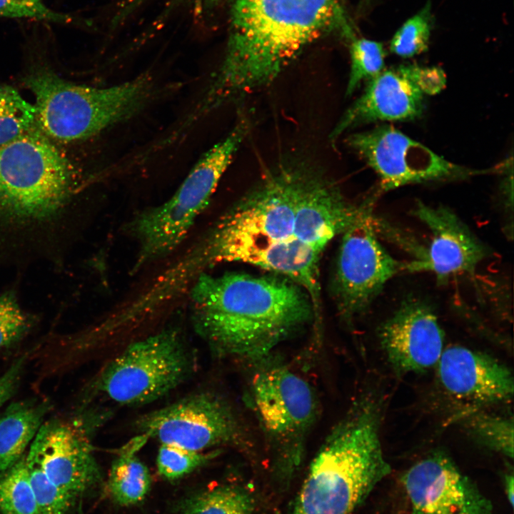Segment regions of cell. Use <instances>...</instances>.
<instances>
[{
  "mask_svg": "<svg viewBox=\"0 0 514 514\" xmlns=\"http://www.w3.org/2000/svg\"><path fill=\"white\" fill-rule=\"evenodd\" d=\"M330 211L309 171L268 173L226 211L199 241L209 268L221 263L256 265L301 286L321 300L319 266L333 238Z\"/></svg>",
  "mask_w": 514,
  "mask_h": 514,
  "instance_id": "cell-1",
  "label": "cell"
},
{
  "mask_svg": "<svg viewBox=\"0 0 514 514\" xmlns=\"http://www.w3.org/2000/svg\"><path fill=\"white\" fill-rule=\"evenodd\" d=\"M87 181L36 125L0 146V272L63 266Z\"/></svg>",
  "mask_w": 514,
  "mask_h": 514,
  "instance_id": "cell-2",
  "label": "cell"
},
{
  "mask_svg": "<svg viewBox=\"0 0 514 514\" xmlns=\"http://www.w3.org/2000/svg\"><path fill=\"white\" fill-rule=\"evenodd\" d=\"M231 20L224 60L196 107L198 116L269 84L333 29L351 34L342 0H233Z\"/></svg>",
  "mask_w": 514,
  "mask_h": 514,
  "instance_id": "cell-3",
  "label": "cell"
},
{
  "mask_svg": "<svg viewBox=\"0 0 514 514\" xmlns=\"http://www.w3.org/2000/svg\"><path fill=\"white\" fill-rule=\"evenodd\" d=\"M188 291L196 332L218 354L251 363L315 320L307 292L283 276L206 272Z\"/></svg>",
  "mask_w": 514,
  "mask_h": 514,
  "instance_id": "cell-4",
  "label": "cell"
},
{
  "mask_svg": "<svg viewBox=\"0 0 514 514\" xmlns=\"http://www.w3.org/2000/svg\"><path fill=\"white\" fill-rule=\"evenodd\" d=\"M376 398L356 400L311 463L291 514H351L391 471L381 441Z\"/></svg>",
  "mask_w": 514,
  "mask_h": 514,
  "instance_id": "cell-5",
  "label": "cell"
},
{
  "mask_svg": "<svg viewBox=\"0 0 514 514\" xmlns=\"http://www.w3.org/2000/svg\"><path fill=\"white\" fill-rule=\"evenodd\" d=\"M35 97L36 125L51 140L75 142L130 119L156 96L152 76L106 87L76 84L40 69L24 79Z\"/></svg>",
  "mask_w": 514,
  "mask_h": 514,
  "instance_id": "cell-6",
  "label": "cell"
},
{
  "mask_svg": "<svg viewBox=\"0 0 514 514\" xmlns=\"http://www.w3.org/2000/svg\"><path fill=\"white\" fill-rule=\"evenodd\" d=\"M247 400L273 458L274 467L291 476L302 461L320 403L311 384L271 354L251 363Z\"/></svg>",
  "mask_w": 514,
  "mask_h": 514,
  "instance_id": "cell-7",
  "label": "cell"
},
{
  "mask_svg": "<svg viewBox=\"0 0 514 514\" xmlns=\"http://www.w3.org/2000/svg\"><path fill=\"white\" fill-rule=\"evenodd\" d=\"M247 128L246 120L239 121L227 136L200 157L169 199L133 218L130 230L138 245L134 271L171 254L184 241L211 200Z\"/></svg>",
  "mask_w": 514,
  "mask_h": 514,
  "instance_id": "cell-8",
  "label": "cell"
},
{
  "mask_svg": "<svg viewBox=\"0 0 514 514\" xmlns=\"http://www.w3.org/2000/svg\"><path fill=\"white\" fill-rule=\"evenodd\" d=\"M192 368L179 331L166 328L129 344L104 367L94 388L119 404L143 405L176 388Z\"/></svg>",
  "mask_w": 514,
  "mask_h": 514,
  "instance_id": "cell-9",
  "label": "cell"
},
{
  "mask_svg": "<svg viewBox=\"0 0 514 514\" xmlns=\"http://www.w3.org/2000/svg\"><path fill=\"white\" fill-rule=\"evenodd\" d=\"M353 148L376 173L381 191L403 186L464 179L499 173L500 165L477 170L455 164L388 125L353 133L347 138Z\"/></svg>",
  "mask_w": 514,
  "mask_h": 514,
  "instance_id": "cell-10",
  "label": "cell"
},
{
  "mask_svg": "<svg viewBox=\"0 0 514 514\" xmlns=\"http://www.w3.org/2000/svg\"><path fill=\"white\" fill-rule=\"evenodd\" d=\"M141 434L191 450L242 445L243 425L232 405L221 395L203 391L186 396L141 416Z\"/></svg>",
  "mask_w": 514,
  "mask_h": 514,
  "instance_id": "cell-11",
  "label": "cell"
},
{
  "mask_svg": "<svg viewBox=\"0 0 514 514\" xmlns=\"http://www.w3.org/2000/svg\"><path fill=\"white\" fill-rule=\"evenodd\" d=\"M402 272H406V261L382 246L372 213L349 227L343 233L334 281L343 319L349 322L364 313L388 281Z\"/></svg>",
  "mask_w": 514,
  "mask_h": 514,
  "instance_id": "cell-12",
  "label": "cell"
},
{
  "mask_svg": "<svg viewBox=\"0 0 514 514\" xmlns=\"http://www.w3.org/2000/svg\"><path fill=\"white\" fill-rule=\"evenodd\" d=\"M413 213L429 229L430 240L406 261V272H428L445 283L454 276L473 274L490 256L488 248L449 208L419 201Z\"/></svg>",
  "mask_w": 514,
  "mask_h": 514,
  "instance_id": "cell-13",
  "label": "cell"
},
{
  "mask_svg": "<svg viewBox=\"0 0 514 514\" xmlns=\"http://www.w3.org/2000/svg\"><path fill=\"white\" fill-rule=\"evenodd\" d=\"M410 514H491V502L442 452L408 468L401 478Z\"/></svg>",
  "mask_w": 514,
  "mask_h": 514,
  "instance_id": "cell-14",
  "label": "cell"
},
{
  "mask_svg": "<svg viewBox=\"0 0 514 514\" xmlns=\"http://www.w3.org/2000/svg\"><path fill=\"white\" fill-rule=\"evenodd\" d=\"M428 94L424 67L400 65L384 69L367 82L364 91L344 112L331 134L336 141L346 131L376 121L418 119Z\"/></svg>",
  "mask_w": 514,
  "mask_h": 514,
  "instance_id": "cell-15",
  "label": "cell"
},
{
  "mask_svg": "<svg viewBox=\"0 0 514 514\" xmlns=\"http://www.w3.org/2000/svg\"><path fill=\"white\" fill-rule=\"evenodd\" d=\"M378 340L386 359L400 376L436 366L444 350V333L433 308L409 297L380 326Z\"/></svg>",
  "mask_w": 514,
  "mask_h": 514,
  "instance_id": "cell-16",
  "label": "cell"
},
{
  "mask_svg": "<svg viewBox=\"0 0 514 514\" xmlns=\"http://www.w3.org/2000/svg\"><path fill=\"white\" fill-rule=\"evenodd\" d=\"M28 455L40 464L55 485L74 499L100 479L91 445L75 420L52 418L44 422Z\"/></svg>",
  "mask_w": 514,
  "mask_h": 514,
  "instance_id": "cell-17",
  "label": "cell"
},
{
  "mask_svg": "<svg viewBox=\"0 0 514 514\" xmlns=\"http://www.w3.org/2000/svg\"><path fill=\"white\" fill-rule=\"evenodd\" d=\"M436 366L440 386L451 398L467 405L464 413L513 398L512 371L488 354L453 346L443 350Z\"/></svg>",
  "mask_w": 514,
  "mask_h": 514,
  "instance_id": "cell-18",
  "label": "cell"
},
{
  "mask_svg": "<svg viewBox=\"0 0 514 514\" xmlns=\"http://www.w3.org/2000/svg\"><path fill=\"white\" fill-rule=\"evenodd\" d=\"M51 408L49 400L34 398L13 402L0 413V473L24 455Z\"/></svg>",
  "mask_w": 514,
  "mask_h": 514,
  "instance_id": "cell-19",
  "label": "cell"
},
{
  "mask_svg": "<svg viewBox=\"0 0 514 514\" xmlns=\"http://www.w3.org/2000/svg\"><path fill=\"white\" fill-rule=\"evenodd\" d=\"M148 438L141 434L120 449L109 476V493L116 503L127 506L141 502L151 484L146 465L136 455Z\"/></svg>",
  "mask_w": 514,
  "mask_h": 514,
  "instance_id": "cell-20",
  "label": "cell"
},
{
  "mask_svg": "<svg viewBox=\"0 0 514 514\" xmlns=\"http://www.w3.org/2000/svg\"><path fill=\"white\" fill-rule=\"evenodd\" d=\"M253 508L248 492L239 487L221 486L186 499L179 514H251Z\"/></svg>",
  "mask_w": 514,
  "mask_h": 514,
  "instance_id": "cell-21",
  "label": "cell"
},
{
  "mask_svg": "<svg viewBox=\"0 0 514 514\" xmlns=\"http://www.w3.org/2000/svg\"><path fill=\"white\" fill-rule=\"evenodd\" d=\"M0 511L2 514H39L25 454L0 473Z\"/></svg>",
  "mask_w": 514,
  "mask_h": 514,
  "instance_id": "cell-22",
  "label": "cell"
},
{
  "mask_svg": "<svg viewBox=\"0 0 514 514\" xmlns=\"http://www.w3.org/2000/svg\"><path fill=\"white\" fill-rule=\"evenodd\" d=\"M464 426L480 444L513 457V418L493 415L477 410L463 415Z\"/></svg>",
  "mask_w": 514,
  "mask_h": 514,
  "instance_id": "cell-23",
  "label": "cell"
},
{
  "mask_svg": "<svg viewBox=\"0 0 514 514\" xmlns=\"http://www.w3.org/2000/svg\"><path fill=\"white\" fill-rule=\"evenodd\" d=\"M34 104L26 101L10 86H0V146L17 138L36 126Z\"/></svg>",
  "mask_w": 514,
  "mask_h": 514,
  "instance_id": "cell-24",
  "label": "cell"
},
{
  "mask_svg": "<svg viewBox=\"0 0 514 514\" xmlns=\"http://www.w3.org/2000/svg\"><path fill=\"white\" fill-rule=\"evenodd\" d=\"M349 51L351 69L346 96L351 95L363 81H369L385 69L386 52L381 42L353 38Z\"/></svg>",
  "mask_w": 514,
  "mask_h": 514,
  "instance_id": "cell-25",
  "label": "cell"
},
{
  "mask_svg": "<svg viewBox=\"0 0 514 514\" xmlns=\"http://www.w3.org/2000/svg\"><path fill=\"white\" fill-rule=\"evenodd\" d=\"M34 321V317L20 305L14 288L0 293V348L19 342L31 330Z\"/></svg>",
  "mask_w": 514,
  "mask_h": 514,
  "instance_id": "cell-26",
  "label": "cell"
},
{
  "mask_svg": "<svg viewBox=\"0 0 514 514\" xmlns=\"http://www.w3.org/2000/svg\"><path fill=\"white\" fill-rule=\"evenodd\" d=\"M431 31L430 6L408 19L395 33L390 42L392 53L410 58L428 49Z\"/></svg>",
  "mask_w": 514,
  "mask_h": 514,
  "instance_id": "cell-27",
  "label": "cell"
},
{
  "mask_svg": "<svg viewBox=\"0 0 514 514\" xmlns=\"http://www.w3.org/2000/svg\"><path fill=\"white\" fill-rule=\"evenodd\" d=\"M26 459L39 514H66L74 499L49 479L34 458L27 454Z\"/></svg>",
  "mask_w": 514,
  "mask_h": 514,
  "instance_id": "cell-28",
  "label": "cell"
},
{
  "mask_svg": "<svg viewBox=\"0 0 514 514\" xmlns=\"http://www.w3.org/2000/svg\"><path fill=\"white\" fill-rule=\"evenodd\" d=\"M217 454L161 444L156 458L158 471L167 480H176L202 466Z\"/></svg>",
  "mask_w": 514,
  "mask_h": 514,
  "instance_id": "cell-29",
  "label": "cell"
},
{
  "mask_svg": "<svg viewBox=\"0 0 514 514\" xmlns=\"http://www.w3.org/2000/svg\"><path fill=\"white\" fill-rule=\"evenodd\" d=\"M0 16L70 23L74 18L49 9L43 0H0Z\"/></svg>",
  "mask_w": 514,
  "mask_h": 514,
  "instance_id": "cell-30",
  "label": "cell"
},
{
  "mask_svg": "<svg viewBox=\"0 0 514 514\" xmlns=\"http://www.w3.org/2000/svg\"><path fill=\"white\" fill-rule=\"evenodd\" d=\"M27 355H21L0 376V407L16 391Z\"/></svg>",
  "mask_w": 514,
  "mask_h": 514,
  "instance_id": "cell-31",
  "label": "cell"
},
{
  "mask_svg": "<svg viewBox=\"0 0 514 514\" xmlns=\"http://www.w3.org/2000/svg\"><path fill=\"white\" fill-rule=\"evenodd\" d=\"M513 473H506L504 478L505 490L511 506L513 505Z\"/></svg>",
  "mask_w": 514,
  "mask_h": 514,
  "instance_id": "cell-32",
  "label": "cell"
},
{
  "mask_svg": "<svg viewBox=\"0 0 514 514\" xmlns=\"http://www.w3.org/2000/svg\"><path fill=\"white\" fill-rule=\"evenodd\" d=\"M193 4L196 7L200 9L208 8L215 6L221 0H187Z\"/></svg>",
  "mask_w": 514,
  "mask_h": 514,
  "instance_id": "cell-33",
  "label": "cell"
}]
</instances>
